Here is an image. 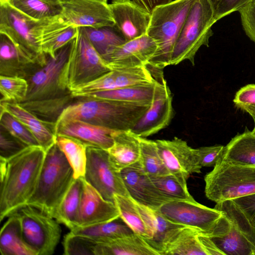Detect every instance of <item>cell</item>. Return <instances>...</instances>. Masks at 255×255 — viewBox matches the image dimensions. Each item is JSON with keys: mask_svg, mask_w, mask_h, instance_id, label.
Listing matches in <instances>:
<instances>
[{"mask_svg": "<svg viewBox=\"0 0 255 255\" xmlns=\"http://www.w3.org/2000/svg\"><path fill=\"white\" fill-rule=\"evenodd\" d=\"M46 152L28 146L14 156L0 158V221L26 205L34 192Z\"/></svg>", "mask_w": 255, "mask_h": 255, "instance_id": "1", "label": "cell"}, {"mask_svg": "<svg viewBox=\"0 0 255 255\" xmlns=\"http://www.w3.org/2000/svg\"><path fill=\"white\" fill-rule=\"evenodd\" d=\"M151 104L77 98L64 110L55 123V129L60 124L72 120H80L114 130L131 129Z\"/></svg>", "mask_w": 255, "mask_h": 255, "instance_id": "2", "label": "cell"}, {"mask_svg": "<svg viewBox=\"0 0 255 255\" xmlns=\"http://www.w3.org/2000/svg\"><path fill=\"white\" fill-rule=\"evenodd\" d=\"M74 179L72 167L55 143L46 151L36 189L26 205L53 218Z\"/></svg>", "mask_w": 255, "mask_h": 255, "instance_id": "3", "label": "cell"}, {"mask_svg": "<svg viewBox=\"0 0 255 255\" xmlns=\"http://www.w3.org/2000/svg\"><path fill=\"white\" fill-rule=\"evenodd\" d=\"M197 0H174L151 13L146 34L157 45L148 65L162 70L170 65L173 51L184 22Z\"/></svg>", "mask_w": 255, "mask_h": 255, "instance_id": "4", "label": "cell"}, {"mask_svg": "<svg viewBox=\"0 0 255 255\" xmlns=\"http://www.w3.org/2000/svg\"><path fill=\"white\" fill-rule=\"evenodd\" d=\"M206 197L216 203L255 193V166L232 164L222 159L204 177Z\"/></svg>", "mask_w": 255, "mask_h": 255, "instance_id": "5", "label": "cell"}, {"mask_svg": "<svg viewBox=\"0 0 255 255\" xmlns=\"http://www.w3.org/2000/svg\"><path fill=\"white\" fill-rule=\"evenodd\" d=\"M208 0H197L190 10L175 43L170 65L184 60L194 66L195 56L203 45L209 46L213 35L212 26L216 22Z\"/></svg>", "mask_w": 255, "mask_h": 255, "instance_id": "6", "label": "cell"}, {"mask_svg": "<svg viewBox=\"0 0 255 255\" xmlns=\"http://www.w3.org/2000/svg\"><path fill=\"white\" fill-rule=\"evenodd\" d=\"M108 63L92 45L81 27L64 66L62 80L71 91L110 72Z\"/></svg>", "mask_w": 255, "mask_h": 255, "instance_id": "7", "label": "cell"}, {"mask_svg": "<svg viewBox=\"0 0 255 255\" xmlns=\"http://www.w3.org/2000/svg\"><path fill=\"white\" fill-rule=\"evenodd\" d=\"M216 209L230 222L227 233L209 237L224 255H255V226L233 200L217 203Z\"/></svg>", "mask_w": 255, "mask_h": 255, "instance_id": "8", "label": "cell"}, {"mask_svg": "<svg viewBox=\"0 0 255 255\" xmlns=\"http://www.w3.org/2000/svg\"><path fill=\"white\" fill-rule=\"evenodd\" d=\"M25 244L35 255H52L61 235L59 223L40 210L26 205L16 212Z\"/></svg>", "mask_w": 255, "mask_h": 255, "instance_id": "9", "label": "cell"}, {"mask_svg": "<svg viewBox=\"0 0 255 255\" xmlns=\"http://www.w3.org/2000/svg\"><path fill=\"white\" fill-rule=\"evenodd\" d=\"M75 38L59 49L54 58L47 55L46 64L27 80L28 92L23 102L55 98L71 93L64 86L62 74Z\"/></svg>", "mask_w": 255, "mask_h": 255, "instance_id": "10", "label": "cell"}, {"mask_svg": "<svg viewBox=\"0 0 255 255\" xmlns=\"http://www.w3.org/2000/svg\"><path fill=\"white\" fill-rule=\"evenodd\" d=\"M84 179L106 200L114 203L116 194L130 197L121 172L111 163L106 149L88 145Z\"/></svg>", "mask_w": 255, "mask_h": 255, "instance_id": "11", "label": "cell"}, {"mask_svg": "<svg viewBox=\"0 0 255 255\" xmlns=\"http://www.w3.org/2000/svg\"><path fill=\"white\" fill-rule=\"evenodd\" d=\"M158 211L171 222L192 228L210 235L223 216L220 211L193 200H172L161 206Z\"/></svg>", "mask_w": 255, "mask_h": 255, "instance_id": "12", "label": "cell"}, {"mask_svg": "<svg viewBox=\"0 0 255 255\" xmlns=\"http://www.w3.org/2000/svg\"><path fill=\"white\" fill-rule=\"evenodd\" d=\"M37 21L15 9L5 0H0V32L7 35L30 56L41 59L46 54L42 52L34 33Z\"/></svg>", "mask_w": 255, "mask_h": 255, "instance_id": "13", "label": "cell"}, {"mask_svg": "<svg viewBox=\"0 0 255 255\" xmlns=\"http://www.w3.org/2000/svg\"><path fill=\"white\" fill-rule=\"evenodd\" d=\"M158 151L169 173L186 180L190 175L201 173L196 148L177 137L155 140Z\"/></svg>", "mask_w": 255, "mask_h": 255, "instance_id": "14", "label": "cell"}, {"mask_svg": "<svg viewBox=\"0 0 255 255\" xmlns=\"http://www.w3.org/2000/svg\"><path fill=\"white\" fill-rule=\"evenodd\" d=\"M173 111L172 95L163 78L158 84L150 107L131 129L142 137L154 134L169 126Z\"/></svg>", "mask_w": 255, "mask_h": 255, "instance_id": "15", "label": "cell"}, {"mask_svg": "<svg viewBox=\"0 0 255 255\" xmlns=\"http://www.w3.org/2000/svg\"><path fill=\"white\" fill-rule=\"evenodd\" d=\"M60 2L62 17L78 27L115 24L107 2L97 0H68Z\"/></svg>", "mask_w": 255, "mask_h": 255, "instance_id": "16", "label": "cell"}, {"mask_svg": "<svg viewBox=\"0 0 255 255\" xmlns=\"http://www.w3.org/2000/svg\"><path fill=\"white\" fill-rule=\"evenodd\" d=\"M32 57L16 46L5 34L0 32V74L28 80L46 63L48 56Z\"/></svg>", "mask_w": 255, "mask_h": 255, "instance_id": "17", "label": "cell"}, {"mask_svg": "<svg viewBox=\"0 0 255 255\" xmlns=\"http://www.w3.org/2000/svg\"><path fill=\"white\" fill-rule=\"evenodd\" d=\"M125 185L136 202L158 209L171 199L164 195L143 170L139 160L121 172Z\"/></svg>", "mask_w": 255, "mask_h": 255, "instance_id": "18", "label": "cell"}, {"mask_svg": "<svg viewBox=\"0 0 255 255\" xmlns=\"http://www.w3.org/2000/svg\"><path fill=\"white\" fill-rule=\"evenodd\" d=\"M115 24L127 41L146 34L151 14L131 0H112L109 4Z\"/></svg>", "mask_w": 255, "mask_h": 255, "instance_id": "19", "label": "cell"}, {"mask_svg": "<svg viewBox=\"0 0 255 255\" xmlns=\"http://www.w3.org/2000/svg\"><path fill=\"white\" fill-rule=\"evenodd\" d=\"M157 49L155 41L146 34L117 47L105 61L111 70L147 66Z\"/></svg>", "mask_w": 255, "mask_h": 255, "instance_id": "20", "label": "cell"}, {"mask_svg": "<svg viewBox=\"0 0 255 255\" xmlns=\"http://www.w3.org/2000/svg\"><path fill=\"white\" fill-rule=\"evenodd\" d=\"M79 27L59 15L37 20L34 29L35 38L43 53L54 58L56 52L77 37Z\"/></svg>", "mask_w": 255, "mask_h": 255, "instance_id": "21", "label": "cell"}, {"mask_svg": "<svg viewBox=\"0 0 255 255\" xmlns=\"http://www.w3.org/2000/svg\"><path fill=\"white\" fill-rule=\"evenodd\" d=\"M119 217L120 214L115 203L105 199L95 188L83 178V189L77 227L108 222Z\"/></svg>", "mask_w": 255, "mask_h": 255, "instance_id": "22", "label": "cell"}, {"mask_svg": "<svg viewBox=\"0 0 255 255\" xmlns=\"http://www.w3.org/2000/svg\"><path fill=\"white\" fill-rule=\"evenodd\" d=\"M115 130L80 120H72L55 128V134H62L79 140L87 145L108 149L114 143Z\"/></svg>", "mask_w": 255, "mask_h": 255, "instance_id": "23", "label": "cell"}, {"mask_svg": "<svg viewBox=\"0 0 255 255\" xmlns=\"http://www.w3.org/2000/svg\"><path fill=\"white\" fill-rule=\"evenodd\" d=\"M114 143L107 149L111 164L118 172L138 161L140 158V136L131 129L115 130Z\"/></svg>", "mask_w": 255, "mask_h": 255, "instance_id": "24", "label": "cell"}, {"mask_svg": "<svg viewBox=\"0 0 255 255\" xmlns=\"http://www.w3.org/2000/svg\"><path fill=\"white\" fill-rule=\"evenodd\" d=\"M0 103V109L6 111L18 119L32 132L46 152L55 143V123L39 119L18 103Z\"/></svg>", "mask_w": 255, "mask_h": 255, "instance_id": "25", "label": "cell"}, {"mask_svg": "<svg viewBox=\"0 0 255 255\" xmlns=\"http://www.w3.org/2000/svg\"><path fill=\"white\" fill-rule=\"evenodd\" d=\"M198 233L186 226L174 230L164 241L161 255H208L198 239Z\"/></svg>", "mask_w": 255, "mask_h": 255, "instance_id": "26", "label": "cell"}, {"mask_svg": "<svg viewBox=\"0 0 255 255\" xmlns=\"http://www.w3.org/2000/svg\"><path fill=\"white\" fill-rule=\"evenodd\" d=\"M95 255H160L142 237L132 234L106 242L99 243Z\"/></svg>", "mask_w": 255, "mask_h": 255, "instance_id": "27", "label": "cell"}, {"mask_svg": "<svg viewBox=\"0 0 255 255\" xmlns=\"http://www.w3.org/2000/svg\"><path fill=\"white\" fill-rule=\"evenodd\" d=\"M1 255H35L25 244L20 221L16 212L8 217L0 231Z\"/></svg>", "mask_w": 255, "mask_h": 255, "instance_id": "28", "label": "cell"}, {"mask_svg": "<svg viewBox=\"0 0 255 255\" xmlns=\"http://www.w3.org/2000/svg\"><path fill=\"white\" fill-rule=\"evenodd\" d=\"M222 160L237 165L255 166V135L246 130L236 135L225 146Z\"/></svg>", "mask_w": 255, "mask_h": 255, "instance_id": "29", "label": "cell"}, {"mask_svg": "<svg viewBox=\"0 0 255 255\" xmlns=\"http://www.w3.org/2000/svg\"><path fill=\"white\" fill-rule=\"evenodd\" d=\"M162 80L151 84L137 85L99 91L86 97L151 104L154 98L158 84Z\"/></svg>", "mask_w": 255, "mask_h": 255, "instance_id": "30", "label": "cell"}, {"mask_svg": "<svg viewBox=\"0 0 255 255\" xmlns=\"http://www.w3.org/2000/svg\"><path fill=\"white\" fill-rule=\"evenodd\" d=\"M100 56L105 60L117 47L127 40L118 28L114 25L100 27H80Z\"/></svg>", "mask_w": 255, "mask_h": 255, "instance_id": "31", "label": "cell"}, {"mask_svg": "<svg viewBox=\"0 0 255 255\" xmlns=\"http://www.w3.org/2000/svg\"><path fill=\"white\" fill-rule=\"evenodd\" d=\"M114 203L120 214V217L131 229L133 232L143 238L148 243L153 234L143 220L136 202L130 197L116 194Z\"/></svg>", "mask_w": 255, "mask_h": 255, "instance_id": "32", "label": "cell"}, {"mask_svg": "<svg viewBox=\"0 0 255 255\" xmlns=\"http://www.w3.org/2000/svg\"><path fill=\"white\" fill-rule=\"evenodd\" d=\"M70 232L89 238L97 244L134 234L120 217L108 222L84 227H77L71 230Z\"/></svg>", "mask_w": 255, "mask_h": 255, "instance_id": "33", "label": "cell"}, {"mask_svg": "<svg viewBox=\"0 0 255 255\" xmlns=\"http://www.w3.org/2000/svg\"><path fill=\"white\" fill-rule=\"evenodd\" d=\"M77 98L71 93L58 98L24 101L18 104L39 119L56 123L64 110Z\"/></svg>", "mask_w": 255, "mask_h": 255, "instance_id": "34", "label": "cell"}, {"mask_svg": "<svg viewBox=\"0 0 255 255\" xmlns=\"http://www.w3.org/2000/svg\"><path fill=\"white\" fill-rule=\"evenodd\" d=\"M82 189L83 178L75 179L53 216L70 230L78 227Z\"/></svg>", "mask_w": 255, "mask_h": 255, "instance_id": "35", "label": "cell"}, {"mask_svg": "<svg viewBox=\"0 0 255 255\" xmlns=\"http://www.w3.org/2000/svg\"><path fill=\"white\" fill-rule=\"evenodd\" d=\"M136 204L143 220L153 234V237L148 244L161 255L162 245L166 238L174 230L184 226L171 222L157 209L150 208L137 202Z\"/></svg>", "mask_w": 255, "mask_h": 255, "instance_id": "36", "label": "cell"}, {"mask_svg": "<svg viewBox=\"0 0 255 255\" xmlns=\"http://www.w3.org/2000/svg\"><path fill=\"white\" fill-rule=\"evenodd\" d=\"M55 143L72 167L74 178H84L88 145L77 139L62 134L56 135Z\"/></svg>", "mask_w": 255, "mask_h": 255, "instance_id": "37", "label": "cell"}, {"mask_svg": "<svg viewBox=\"0 0 255 255\" xmlns=\"http://www.w3.org/2000/svg\"><path fill=\"white\" fill-rule=\"evenodd\" d=\"M10 5L22 13L36 20L61 15L60 1L51 3L43 0H5Z\"/></svg>", "mask_w": 255, "mask_h": 255, "instance_id": "38", "label": "cell"}, {"mask_svg": "<svg viewBox=\"0 0 255 255\" xmlns=\"http://www.w3.org/2000/svg\"><path fill=\"white\" fill-rule=\"evenodd\" d=\"M139 161L145 172L150 177L169 174L159 154L155 140L140 137Z\"/></svg>", "mask_w": 255, "mask_h": 255, "instance_id": "39", "label": "cell"}, {"mask_svg": "<svg viewBox=\"0 0 255 255\" xmlns=\"http://www.w3.org/2000/svg\"><path fill=\"white\" fill-rule=\"evenodd\" d=\"M150 177L161 193L172 200H194L188 190L186 180L170 173Z\"/></svg>", "mask_w": 255, "mask_h": 255, "instance_id": "40", "label": "cell"}, {"mask_svg": "<svg viewBox=\"0 0 255 255\" xmlns=\"http://www.w3.org/2000/svg\"><path fill=\"white\" fill-rule=\"evenodd\" d=\"M28 88V82L25 79L0 75V102L18 104L23 102L26 97Z\"/></svg>", "mask_w": 255, "mask_h": 255, "instance_id": "41", "label": "cell"}, {"mask_svg": "<svg viewBox=\"0 0 255 255\" xmlns=\"http://www.w3.org/2000/svg\"><path fill=\"white\" fill-rule=\"evenodd\" d=\"M0 126L27 146L39 145L32 132L16 118L0 109Z\"/></svg>", "mask_w": 255, "mask_h": 255, "instance_id": "42", "label": "cell"}, {"mask_svg": "<svg viewBox=\"0 0 255 255\" xmlns=\"http://www.w3.org/2000/svg\"><path fill=\"white\" fill-rule=\"evenodd\" d=\"M116 89L114 70L75 88L71 92L76 98L86 97L94 93Z\"/></svg>", "mask_w": 255, "mask_h": 255, "instance_id": "43", "label": "cell"}, {"mask_svg": "<svg viewBox=\"0 0 255 255\" xmlns=\"http://www.w3.org/2000/svg\"><path fill=\"white\" fill-rule=\"evenodd\" d=\"M97 243L92 239L71 232L66 234L63 240L64 254L65 255H95L94 249Z\"/></svg>", "mask_w": 255, "mask_h": 255, "instance_id": "44", "label": "cell"}, {"mask_svg": "<svg viewBox=\"0 0 255 255\" xmlns=\"http://www.w3.org/2000/svg\"><path fill=\"white\" fill-rule=\"evenodd\" d=\"M233 102L237 108L248 113L255 121V84H248L239 89Z\"/></svg>", "mask_w": 255, "mask_h": 255, "instance_id": "45", "label": "cell"}, {"mask_svg": "<svg viewBox=\"0 0 255 255\" xmlns=\"http://www.w3.org/2000/svg\"><path fill=\"white\" fill-rule=\"evenodd\" d=\"M0 129V158L7 159L28 146L1 126Z\"/></svg>", "mask_w": 255, "mask_h": 255, "instance_id": "46", "label": "cell"}, {"mask_svg": "<svg viewBox=\"0 0 255 255\" xmlns=\"http://www.w3.org/2000/svg\"><path fill=\"white\" fill-rule=\"evenodd\" d=\"M213 15L217 21L222 18L245 7L253 0H208Z\"/></svg>", "mask_w": 255, "mask_h": 255, "instance_id": "47", "label": "cell"}, {"mask_svg": "<svg viewBox=\"0 0 255 255\" xmlns=\"http://www.w3.org/2000/svg\"><path fill=\"white\" fill-rule=\"evenodd\" d=\"M225 146L221 145L204 146L196 148L200 165L203 167H214L222 159Z\"/></svg>", "mask_w": 255, "mask_h": 255, "instance_id": "48", "label": "cell"}, {"mask_svg": "<svg viewBox=\"0 0 255 255\" xmlns=\"http://www.w3.org/2000/svg\"><path fill=\"white\" fill-rule=\"evenodd\" d=\"M238 11L243 30L255 43V3L251 2Z\"/></svg>", "mask_w": 255, "mask_h": 255, "instance_id": "49", "label": "cell"}, {"mask_svg": "<svg viewBox=\"0 0 255 255\" xmlns=\"http://www.w3.org/2000/svg\"><path fill=\"white\" fill-rule=\"evenodd\" d=\"M255 226V193L233 200Z\"/></svg>", "mask_w": 255, "mask_h": 255, "instance_id": "50", "label": "cell"}, {"mask_svg": "<svg viewBox=\"0 0 255 255\" xmlns=\"http://www.w3.org/2000/svg\"><path fill=\"white\" fill-rule=\"evenodd\" d=\"M198 237L208 255H224L209 236L199 232Z\"/></svg>", "mask_w": 255, "mask_h": 255, "instance_id": "51", "label": "cell"}, {"mask_svg": "<svg viewBox=\"0 0 255 255\" xmlns=\"http://www.w3.org/2000/svg\"><path fill=\"white\" fill-rule=\"evenodd\" d=\"M149 13H151L157 7L171 2L173 0H133Z\"/></svg>", "mask_w": 255, "mask_h": 255, "instance_id": "52", "label": "cell"}, {"mask_svg": "<svg viewBox=\"0 0 255 255\" xmlns=\"http://www.w3.org/2000/svg\"><path fill=\"white\" fill-rule=\"evenodd\" d=\"M47 2H51V3H56L59 2L60 1L59 0H43Z\"/></svg>", "mask_w": 255, "mask_h": 255, "instance_id": "53", "label": "cell"}, {"mask_svg": "<svg viewBox=\"0 0 255 255\" xmlns=\"http://www.w3.org/2000/svg\"><path fill=\"white\" fill-rule=\"evenodd\" d=\"M59 0L60 1H65V0ZM97 0L101 1L102 2H107V0Z\"/></svg>", "mask_w": 255, "mask_h": 255, "instance_id": "54", "label": "cell"}, {"mask_svg": "<svg viewBox=\"0 0 255 255\" xmlns=\"http://www.w3.org/2000/svg\"><path fill=\"white\" fill-rule=\"evenodd\" d=\"M254 122H255V127H254L253 130L252 131V132H253V134H254L255 135V121H254Z\"/></svg>", "mask_w": 255, "mask_h": 255, "instance_id": "55", "label": "cell"}, {"mask_svg": "<svg viewBox=\"0 0 255 255\" xmlns=\"http://www.w3.org/2000/svg\"><path fill=\"white\" fill-rule=\"evenodd\" d=\"M252 2L255 3V0H253Z\"/></svg>", "mask_w": 255, "mask_h": 255, "instance_id": "56", "label": "cell"}]
</instances>
